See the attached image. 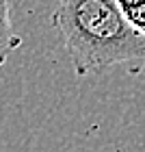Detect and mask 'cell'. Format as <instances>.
Masks as SVG:
<instances>
[{
  "mask_svg": "<svg viewBox=\"0 0 145 152\" xmlns=\"http://www.w3.org/2000/svg\"><path fill=\"white\" fill-rule=\"evenodd\" d=\"M52 26L76 76L115 65L145 72V31L130 22L117 0H59Z\"/></svg>",
  "mask_w": 145,
  "mask_h": 152,
  "instance_id": "obj_1",
  "label": "cell"
},
{
  "mask_svg": "<svg viewBox=\"0 0 145 152\" xmlns=\"http://www.w3.org/2000/svg\"><path fill=\"white\" fill-rule=\"evenodd\" d=\"M20 46L22 37L13 31L11 24V0H0V70Z\"/></svg>",
  "mask_w": 145,
  "mask_h": 152,
  "instance_id": "obj_2",
  "label": "cell"
},
{
  "mask_svg": "<svg viewBox=\"0 0 145 152\" xmlns=\"http://www.w3.org/2000/svg\"><path fill=\"white\" fill-rule=\"evenodd\" d=\"M126 15L130 18V22H132L136 28L145 31V2L136 4V7H130V9H126Z\"/></svg>",
  "mask_w": 145,
  "mask_h": 152,
  "instance_id": "obj_3",
  "label": "cell"
},
{
  "mask_svg": "<svg viewBox=\"0 0 145 152\" xmlns=\"http://www.w3.org/2000/svg\"><path fill=\"white\" fill-rule=\"evenodd\" d=\"M121 7H123V11L126 9H130V7H136V4H141V2H145V0H117Z\"/></svg>",
  "mask_w": 145,
  "mask_h": 152,
  "instance_id": "obj_4",
  "label": "cell"
}]
</instances>
